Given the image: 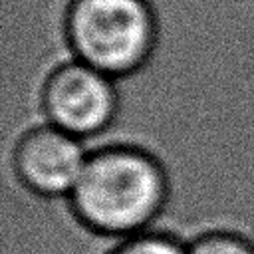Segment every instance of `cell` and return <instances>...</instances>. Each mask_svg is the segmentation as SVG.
I'll list each match as a JSON object with an SVG mask.
<instances>
[{
  "instance_id": "obj_7",
  "label": "cell",
  "mask_w": 254,
  "mask_h": 254,
  "mask_svg": "<svg viewBox=\"0 0 254 254\" xmlns=\"http://www.w3.org/2000/svg\"><path fill=\"white\" fill-rule=\"evenodd\" d=\"M189 254H254V246L230 232H212L189 246Z\"/></svg>"
},
{
  "instance_id": "obj_1",
  "label": "cell",
  "mask_w": 254,
  "mask_h": 254,
  "mask_svg": "<svg viewBox=\"0 0 254 254\" xmlns=\"http://www.w3.org/2000/svg\"><path fill=\"white\" fill-rule=\"evenodd\" d=\"M75 60L60 12L40 0H0V254H14L60 202L22 179L16 155L32 131L52 125L46 85Z\"/></svg>"
},
{
  "instance_id": "obj_3",
  "label": "cell",
  "mask_w": 254,
  "mask_h": 254,
  "mask_svg": "<svg viewBox=\"0 0 254 254\" xmlns=\"http://www.w3.org/2000/svg\"><path fill=\"white\" fill-rule=\"evenodd\" d=\"M67 36L79 62L117 77L147 60L155 18L147 0H73Z\"/></svg>"
},
{
  "instance_id": "obj_4",
  "label": "cell",
  "mask_w": 254,
  "mask_h": 254,
  "mask_svg": "<svg viewBox=\"0 0 254 254\" xmlns=\"http://www.w3.org/2000/svg\"><path fill=\"white\" fill-rule=\"evenodd\" d=\"M113 77L75 60L56 69L46 85V111L52 125L79 137L99 133L115 113Z\"/></svg>"
},
{
  "instance_id": "obj_5",
  "label": "cell",
  "mask_w": 254,
  "mask_h": 254,
  "mask_svg": "<svg viewBox=\"0 0 254 254\" xmlns=\"http://www.w3.org/2000/svg\"><path fill=\"white\" fill-rule=\"evenodd\" d=\"M87 159L89 153L79 137L56 125H46L20 143L16 165L34 190L50 196H69Z\"/></svg>"
},
{
  "instance_id": "obj_2",
  "label": "cell",
  "mask_w": 254,
  "mask_h": 254,
  "mask_svg": "<svg viewBox=\"0 0 254 254\" xmlns=\"http://www.w3.org/2000/svg\"><path fill=\"white\" fill-rule=\"evenodd\" d=\"M85 222L109 234H143L165 202L161 167L141 151L107 149L89 155L69 194Z\"/></svg>"
},
{
  "instance_id": "obj_6",
  "label": "cell",
  "mask_w": 254,
  "mask_h": 254,
  "mask_svg": "<svg viewBox=\"0 0 254 254\" xmlns=\"http://www.w3.org/2000/svg\"><path fill=\"white\" fill-rule=\"evenodd\" d=\"M113 254H189V248L169 236L143 232L131 236Z\"/></svg>"
}]
</instances>
